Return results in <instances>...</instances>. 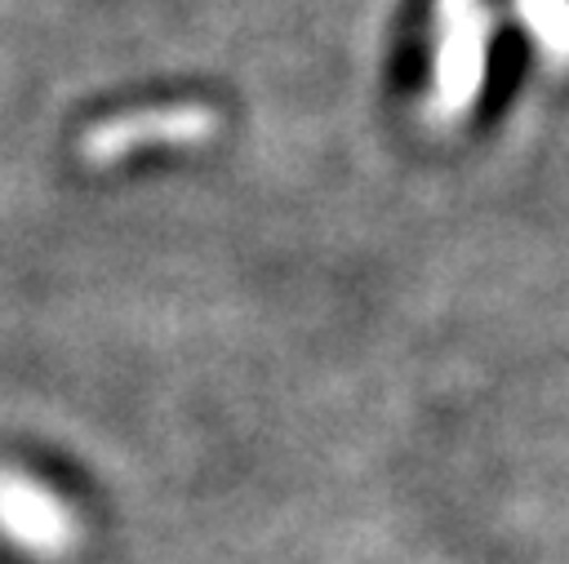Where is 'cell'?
Wrapping results in <instances>:
<instances>
[{"mask_svg": "<svg viewBox=\"0 0 569 564\" xmlns=\"http://www.w3.org/2000/svg\"><path fill=\"white\" fill-rule=\"evenodd\" d=\"M489 44V9L480 0H436V111L471 107Z\"/></svg>", "mask_w": 569, "mask_h": 564, "instance_id": "cell-1", "label": "cell"}, {"mask_svg": "<svg viewBox=\"0 0 569 564\" xmlns=\"http://www.w3.org/2000/svg\"><path fill=\"white\" fill-rule=\"evenodd\" d=\"M218 129V115L200 102H178V107H147V111H129L116 120L93 124L80 138V151L89 164H116L120 155L138 151V147H160V142H200Z\"/></svg>", "mask_w": 569, "mask_h": 564, "instance_id": "cell-2", "label": "cell"}, {"mask_svg": "<svg viewBox=\"0 0 569 564\" xmlns=\"http://www.w3.org/2000/svg\"><path fill=\"white\" fill-rule=\"evenodd\" d=\"M516 9L547 53L556 58L569 53V0H516Z\"/></svg>", "mask_w": 569, "mask_h": 564, "instance_id": "cell-3", "label": "cell"}]
</instances>
